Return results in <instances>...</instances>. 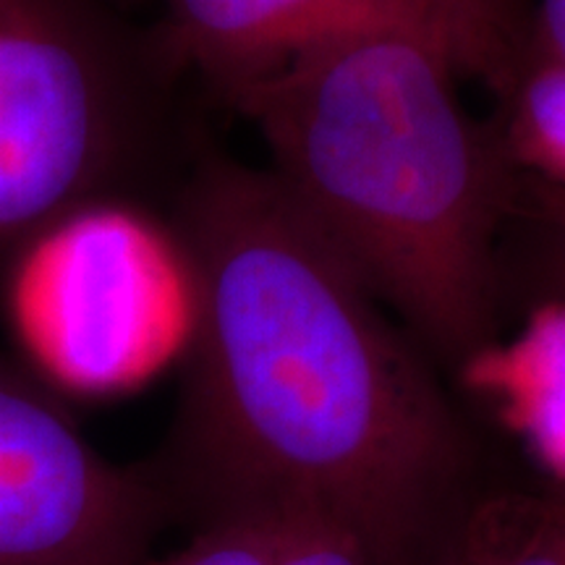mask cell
Here are the masks:
<instances>
[{
	"label": "cell",
	"mask_w": 565,
	"mask_h": 565,
	"mask_svg": "<svg viewBox=\"0 0 565 565\" xmlns=\"http://www.w3.org/2000/svg\"><path fill=\"white\" fill-rule=\"evenodd\" d=\"M286 521L263 513L215 515L186 545L139 565H278Z\"/></svg>",
	"instance_id": "30bf717a"
},
{
	"label": "cell",
	"mask_w": 565,
	"mask_h": 565,
	"mask_svg": "<svg viewBox=\"0 0 565 565\" xmlns=\"http://www.w3.org/2000/svg\"><path fill=\"white\" fill-rule=\"evenodd\" d=\"M513 217H524L565 231V192L526 179H515Z\"/></svg>",
	"instance_id": "4fadbf2b"
},
{
	"label": "cell",
	"mask_w": 565,
	"mask_h": 565,
	"mask_svg": "<svg viewBox=\"0 0 565 565\" xmlns=\"http://www.w3.org/2000/svg\"><path fill=\"white\" fill-rule=\"evenodd\" d=\"M11 278L21 322L51 366L74 383H113L121 377V345L150 338L158 320L150 303L168 294L154 286L181 273V259L166 223L150 225L137 204H108L71 217L26 254ZM9 278V280H11Z\"/></svg>",
	"instance_id": "5b68a950"
},
{
	"label": "cell",
	"mask_w": 565,
	"mask_h": 565,
	"mask_svg": "<svg viewBox=\"0 0 565 565\" xmlns=\"http://www.w3.org/2000/svg\"><path fill=\"white\" fill-rule=\"evenodd\" d=\"M152 3L158 6V19L150 32L166 66L175 76H196L212 95L228 103L236 92L280 68L296 53L338 26L406 0H152ZM440 3L448 9L445 0Z\"/></svg>",
	"instance_id": "8992f818"
},
{
	"label": "cell",
	"mask_w": 565,
	"mask_h": 565,
	"mask_svg": "<svg viewBox=\"0 0 565 565\" xmlns=\"http://www.w3.org/2000/svg\"><path fill=\"white\" fill-rule=\"evenodd\" d=\"M278 565H372L349 536L312 521H286Z\"/></svg>",
	"instance_id": "7c38bea8"
},
{
	"label": "cell",
	"mask_w": 565,
	"mask_h": 565,
	"mask_svg": "<svg viewBox=\"0 0 565 565\" xmlns=\"http://www.w3.org/2000/svg\"><path fill=\"white\" fill-rule=\"evenodd\" d=\"M173 79L108 0H0V286L71 217L139 202Z\"/></svg>",
	"instance_id": "3957f363"
},
{
	"label": "cell",
	"mask_w": 565,
	"mask_h": 565,
	"mask_svg": "<svg viewBox=\"0 0 565 565\" xmlns=\"http://www.w3.org/2000/svg\"><path fill=\"white\" fill-rule=\"evenodd\" d=\"M168 498L92 445L40 380L0 362V565H139Z\"/></svg>",
	"instance_id": "277c9868"
},
{
	"label": "cell",
	"mask_w": 565,
	"mask_h": 565,
	"mask_svg": "<svg viewBox=\"0 0 565 565\" xmlns=\"http://www.w3.org/2000/svg\"><path fill=\"white\" fill-rule=\"evenodd\" d=\"M529 40L555 58L565 61V0H534Z\"/></svg>",
	"instance_id": "5bb4252c"
},
{
	"label": "cell",
	"mask_w": 565,
	"mask_h": 565,
	"mask_svg": "<svg viewBox=\"0 0 565 565\" xmlns=\"http://www.w3.org/2000/svg\"><path fill=\"white\" fill-rule=\"evenodd\" d=\"M490 92L484 124L508 171L565 192V61L526 40Z\"/></svg>",
	"instance_id": "52a82bcc"
},
{
	"label": "cell",
	"mask_w": 565,
	"mask_h": 565,
	"mask_svg": "<svg viewBox=\"0 0 565 565\" xmlns=\"http://www.w3.org/2000/svg\"><path fill=\"white\" fill-rule=\"evenodd\" d=\"M433 565H565V479L540 490L487 487Z\"/></svg>",
	"instance_id": "ba28073f"
},
{
	"label": "cell",
	"mask_w": 565,
	"mask_h": 565,
	"mask_svg": "<svg viewBox=\"0 0 565 565\" xmlns=\"http://www.w3.org/2000/svg\"><path fill=\"white\" fill-rule=\"evenodd\" d=\"M440 0H406L324 34L231 97L267 173L435 364L461 370L503 328L515 175L458 79Z\"/></svg>",
	"instance_id": "7a4b0ae2"
},
{
	"label": "cell",
	"mask_w": 565,
	"mask_h": 565,
	"mask_svg": "<svg viewBox=\"0 0 565 565\" xmlns=\"http://www.w3.org/2000/svg\"><path fill=\"white\" fill-rule=\"evenodd\" d=\"M166 228L186 282L181 398L152 469L168 503L312 521L372 565H433L487 484L429 353L267 168L196 154Z\"/></svg>",
	"instance_id": "6da1fadb"
},
{
	"label": "cell",
	"mask_w": 565,
	"mask_h": 565,
	"mask_svg": "<svg viewBox=\"0 0 565 565\" xmlns=\"http://www.w3.org/2000/svg\"><path fill=\"white\" fill-rule=\"evenodd\" d=\"M461 38L466 76L487 87L524 51L532 34L534 0H445Z\"/></svg>",
	"instance_id": "9c48e42d"
},
{
	"label": "cell",
	"mask_w": 565,
	"mask_h": 565,
	"mask_svg": "<svg viewBox=\"0 0 565 565\" xmlns=\"http://www.w3.org/2000/svg\"><path fill=\"white\" fill-rule=\"evenodd\" d=\"M511 228L519 231L515 259L503 257L505 294L545 291L565 299V231L524 217H513Z\"/></svg>",
	"instance_id": "8fae6325"
}]
</instances>
